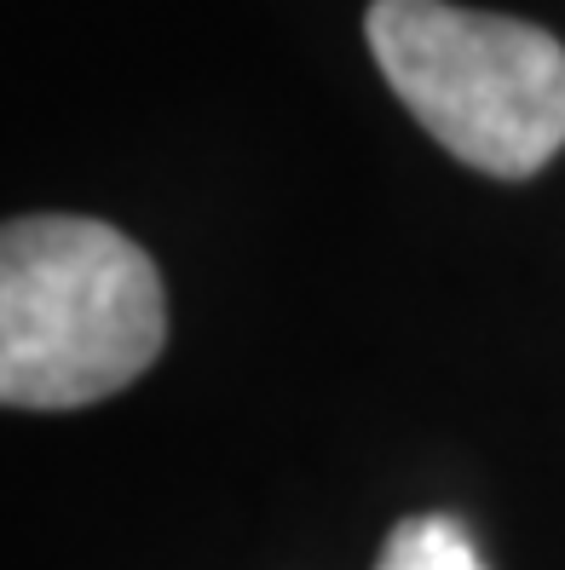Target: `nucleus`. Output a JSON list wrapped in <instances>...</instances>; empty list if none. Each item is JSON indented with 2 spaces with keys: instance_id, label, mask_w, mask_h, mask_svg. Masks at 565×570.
<instances>
[{
  "instance_id": "f257e3e1",
  "label": "nucleus",
  "mask_w": 565,
  "mask_h": 570,
  "mask_svg": "<svg viewBox=\"0 0 565 570\" xmlns=\"http://www.w3.org/2000/svg\"><path fill=\"white\" fill-rule=\"evenodd\" d=\"M168 299L150 254L105 219L0 225V404L81 410L162 357Z\"/></svg>"
},
{
  "instance_id": "f03ea898",
  "label": "nucleus",
  "mask_w": 565,
  "mask_h": 570,
  "mask_svg": "<svg viewBox=\"0 0 565 570\" xmlns=\"http://www.w3.org/2000/svg\"><path fill=\"white\" fill-rule=\"evenodd\" d=\"M376 70L434 139L490 179H530L565 145V47L450 0H370Z\"/></svg>"
},
{
  "instance_id": "7ed1b4c3",
  "label": "nucleus",
  "mask_w": 565,
  "mask_h": 570,
  "mask_svg": "<svg viewBox=\"0 0 565 570\" xmlns=\"http://www.w3.org/2000/svg\"><path fill=\"white\" fill-rule=\"evenodd\" d=\"M376 570H485V559L468 524H456L450 513H416L387 535Z\"/></svg>"
}]
</instances>
